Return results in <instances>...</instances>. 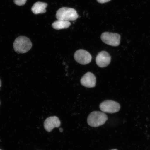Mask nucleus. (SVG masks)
Returning <instances> with one entry per match:
<instances>
[{
    "instance_id": "obj_4",
    "label": "nucleus",
    "mask_w": 150,
    "mask_h": 150,
    "mask_svg": "<svg viewBox=\"0 0 150 150\" xmlns=\"http://www.w3.org/2000/svg\"><path fill=\"white\" fill-rule=\"evenodd\" d=\"M100 38L105 44L112 46H119L120 42V35L117 33L107 32L102 34Z\"/></svg>"
},
{
    "instance_id": "obj_7",
    "label": "nucleus",
    "mask_w": 150,
    "mask_h": 150,
    "mask_svg": "<svg viewBox=\"0 0 150 150\" xmlns=\"http://www.w3.org/2000/svg\"><path fill=\"white\" fill-rule=\"evenodd\" d=\"M111 56L108 52L102 51L99 52L96 58V62L98 67H107L111 61Z\"/></svg>"
},
{
    "instance_id": "obj_16",
    "label": "nucleus",
    "mask_w": 150,
    "mask_h": 150,
    "mask_svg": "<svg viewBox=\"0 0 150 150\" xmlns=\"http://www.w3.org/2000/svg\"><path fill=\"white\" fill-rule=\"evenodd\" d=\"M117 150V149H114V150Z\"/></svg>"
},
{
    "instance_id": "obj_9",
    "label": "nucleus",
    "mask_w": 150,
    "mask_h": 150,
    "mask_svg": "<svg viewBox=\"0 0 150 150\" xmlns=\"http://www.w3.org/2000/svg\"><path fill=\"white\" fill-rule=\"evenodd\" d=\"M61 125V121L59 118L54 116L47 118L44 122V127L47 131L50 132L55 127H59Z\"/></svg>"
},
{
    "instance_id": "obj_10",
    "label": "nucleus",
    "mask_w": 150,
    "mask_h": 150,
    "mask_svg": "<svg viewBox=\"0 0 150 150\" xmlns=\"http://www.w3.org/2000/svg\"><path fill=\"white\" fill-rule=\"evenodd\" d=\"M47 4L39 1L35 3L31 8V11L34 14H43L46 12V8Z\"/></svg>"
},
{
    "instance_id": "obj_17",
    "label": "nucleus",
    "mask_w": 150,
    "mask_h": 150,
    "mask_svg": "<svg viewBox=\"0 0 150 150\" xmlns=\"http://www.w3.org/2000/svg\"><path fill=\"white\" fill-rule=\"evenodd\" d=\"M0 150H1V149H0Z\"/></svg>"
},
{
    "instance_id": "obj_15",
    "label": "nucleus",
    "mask_w": 150,
    "mask_h": 150,
    "mask_svg": "<svg viewBox=\"0 0 150 150\" xmlns=\"http://www.w3.org/2000/svg\"><path fill=\"white\" fill-rule=\"evenodd\" d=\"M1 79H0V87H1Z\"/></svg>"
},
{
    "instance_id": "obj_14",
    "label": "nucleus",
    "mask_w": 150,
    "mask_h": 150,
    "mask_svg": "<svg viewBox=\"0 0 150 150\" xmlns=\"http://www.w3.org/2000/svg\"><path fill=\"white\" fill-rule=\"evenodd\" d=\"M59 131H60V132H63V129L62 128H60L59 129Z\"/></svg>"
},
{
    "instance_id": "obj_2",
    "label": "nucleus",
    "mask_w": 150,
    "mask_h": 150,
    "mask_svg": "<svg viewBox=\"0 0 150 150\" xmlns=\"http://www.w3.org/2000/svg\"><path fill=\"white\" fill-rule=\"evenodd\" d=\"M108 120V116L105 112L93 111L88 117L87 122L90 126L97 127L104 125Z\"/></svg>"
},
{
    "instance_id": "obj_13",
    "label": "nucleus",
    "mask_w": 150,
    "mask_h": 150,
    "mask_svg": "<svg viewBox=\"0 0 150 150\" xmlns=\"http://www.w3.org/2000/svg\"><path fill=\"white\" fill-rule=\"evenodd\" d=\"M97 2L98 3L103 4L108 2L110 1V0H97Z\"/></svg>"
},
{
    "instance_id": "obj_8",
    "label": "nucleus",
    "mask_w": 150,
    "mask_h": 150,
    "mask_svg": "<svg viewBox=\"0 0 150 150\" xmlns=\"http://www.w3.org/2000/svg\"><path fill=\"white\" fill-rule=\"evenodd\" d=\"M96 78L94 74L91 72H88L82 77L81 79V83L86 87H94L96 84Z\"/></svg>"
},
{
    "instance_id": "obj_5",
    "label": "nucleus",
    "mask_w": 150,
    "mask_h": 150,
    "mask_svg": "<svg viewBox=\"0 0 150 150\" xmlns=\"http://www.w3.org/2000/svg\"><path fill=\"white\" fill-rule=\"evenodd\" d=\"M100 110L103 112L108 113H114L117 112L120 108L119 103L112 100L104 101L100 105Z\"/></svg>"
},
{
    "instance_id": "obj_11",
    "label": "nucleus",
    "mask_w": 150,
    "mask_h": 150,
    "mask_svg": "<svg viewBox=\"0 0 150 150\" xmlns=\"http://www.w3.org/2000/svg\"><path fill=\"white\" fill-rule=\"evenodd\" d=\"M71 24L70 22L67 21L58 20L52 23V27L56 30H61L68 28Z\"/></svg>"
},
{
    "instance_id": "obj_12",
    "label": "nucleus",
    "mask_w": 150,
    "mask_h": 150,
    "mask_svg": "<svg viewBox=\"0 0 150 150\" xmlns=\"http://www.w3.org/2000/svg\"><path fill=\"white\" fill-rule=\"evenodd\" d=\"M27 0H14V3L18 6H23L25 4Z\"/></svg>"
},
{
    "instance_id": "obj_1",
    "label": "nucleus",
    "mask_w": 150,
    "mask_h": 150,
    "mask_svg": "<svg viewBox=\"0 0 150 150\" xmlns=\"http://www.w3.org/2000/svg\"><path fill=\"white\" fill-rule=\"evenodd\" d=\"M13 47L15 52L18 53L24 54L31 49L32 44L28 37L21 36L17 38L15 40Z\"/></svg>"
},
{
    "instance_id": "obj_3",
    "label": "nucleus",
    "mask_w": 150,
    "mask_h": 150,
    "mask_svg": "<svg viewBox=\"0 0 150 150\" xmlns=\"http://www.w3.org/2000/svg\"><path fill=\"white\" fill-rule=\"evenodd\" d=\"M56 16L58 20L69 21L76 20L78 18V15L74 9L63 7L57 11Z\"/></svg>"
},
{
    "instance_id": "obj_6",
    "label": "nucleus",
    "mask_w": 150,
    "mask_h": 150,
    "mask_svg": "<svg viewBox=\"0 0 150 150\" xmlns=\"http://www.w3.org/2000/svg\"><path fill=\"white\" fill-rule=\"evenodd\" d=\"M74 58L78 63L82 65H86L91 61L92 56L89 52L84 50H79L75 52Z\"/></svg>"
}]
</instances>
